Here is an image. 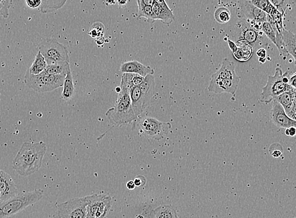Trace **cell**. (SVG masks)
<instances>
[{"label":"cell","mask_w":296,"mask_h":218,"mask_svg":"<svg viewBox=\"0 0 296 218\" xmlns=\"http://www.w3.org/2000/svg\"><path fill=\"white\" fill-rule=\"evenodd\" d=\"M240 81L239 76L233 78L218 79L211 78L208 90L209 92L220 95L224 93L234 95L236 93Z\"/></svg>","instance_id":"obj_12"},{"label":"cell","mask_w":296,"mask_h":218,"mask_svg":"<svg viewBox=\"0 0 296 218\" xmlns=\"http://www.w3.org/2000/svg\"><path fill=\"white\" fill-rule=\"evenodd\" d=\"M18 189L12 177L0 169V201H5L18 194Z\"/></svg>","instance_id":"obj_14"},{"label":"cell","mask_w":296,"mask_h":218,"mask_svg":"<svg viewBox=\"0 0 296 218\" xmlns=\"http://www.w3.org/2000/svg\"><path fill=\"white\" fill-rule=\"evenodd\" d=\"M43 190L35 189L32 191L18 193L15 197L0 203V218H7L14 216L37 203L43 198Z\"/></svg>","instance_id":"obj_2"},{"label":"cell","mask_w":296,"mask_h":218,"mask_svg":"<svg viewBox=\"0 0 296 218\" xmlns=\"http://www.w3.org/2000/svg\"><path fill=\"white\" fill-rule=\"evenodd\" d=\"M144 77L139 74L124 73L122 76L120 87L121 89L131 90V88L139 86L144 81Z\"/></svg>","instance_id":"obj_21"},{"label":"cell","mask_w":296,"mask_h":218,"mask_svg":"<svg viewBox=\"0 0 296 218\" xmlns=\"http://www.w3.org/2000/svg\"><path fill=\"white\" fill-rule=\"evenodd\" d=\"M144 4L146 5V6H153L155 0H142Z\"/></svg>","instance_id":"obj_43"},{"label":"cell","mask_w":296,"mask_h":218,"mask_svg":"<svg viewBox=\"0 0 296 218\" xmlns=\"http://www.w3.org/2000/svg\"><path fill=\"white\" fill-rule=\"evenodd\" d=\"M70 71V63L63 62L48 65L44 73L51 76L67 75L68 72Z\"/></svg>","instance_id":"obj_23"},{"label":"cell","mask_w":296,"mask_h":218,"mask_svg":"<svg viewBox=\"0 0 296 218\" xmlns=\"http://www.w3.org/2000/svg\"><path fill=\"white\" fill-rule=\"evenodd\" d=\"M115 91L116 92H117L118 94L120 93V92H121V88L120 86L117 87L115 88Z\"/></svg>","instance_id":"obj_46"},{"label":"cell","mask_w":296,"mask_h":218,"mask_svg":"<svg viewBox=\"0 0 296 218\" xmlns=\"http://www.w3.org/2000/svg\"><path fill=\"white\" fill-rule=\"evenodd\" d=\"M259 61L262 63H265L266 62V59L265 58H259Z\"/></svg>","instance_id":"obj_45"},{"label":"cell","mask_w":296,"mask_h":218,"mask_svg":"<svg viewBox=\"0 0 296 218\" xmlns=\"http://www.w3.org/2000/svg\"><path fill=\"white\" fill-rule=\"evenodd\" d=\"M256 54L259 58H265V59H266L267 51L264 48L257 50Z\"/></svg>","instance_id":"obj_39"},{"label":"cell","mask_w":296,"mask_h":218,"mask_svg":"<svg viewBox=\"0 0 296 218\" xmlns=\"http://www.w3.org/2000/svg\"><path fill=\"white\" fill-rule=\"evenodd\" d=\"M138 14L137 18H145L149 23H153L156 20L155 15L153 12V7L146 6L142 0H137Z\"/></svg>","instance_id":"obj_25"},{"label":"cell","mask_w":296,"mask_h":218,"mask_svg":"<svg viewBox=\"0 0 296 218\" xmlns=\"http://www.w3.org/2000/svg\"><path fill=\"white\" fill-rule=\"evenodd\" d=\"M296 218V217H295Z\"/></svg>","instance_id":"obj_50"},{"label":"cell","mask_w":296,"mask_h":218,"mask_svg":"<svg viewBox=\"0 0 296 218\" xmlns=\"http://www.w3.org/2000/svg\"><path fill=\"white\" fill-rule=\"evenodd\" d=\"M137 126L143 134L157 141L164 139L171 128L169 122H163L150 117L142 118Z\"/></svg>","instance_id":"obj_8"},{"label":"cell","mask_w":296,"mask_h":218,"mask_svg":"<svg viewBox=\"0 0 296 218\" xmlns=\"http://www.w3.org/2000/svg\"><path fill=\"white\" fill-rule=\"evenodd\" d=\"M47 66H48V63H47L43 54L38 51L37 55H36L34 62L32 63L27 71L32 75L37 76L43 73L46 70Z\"/></svg>","instance_id":"obj_24"},{"label":"cell","mask_w":296,"mask_h":218,"mask_svg":"<svg viewBox=\"0 0 296 218\" xmlns=\"http://www.w3.org/2000/svg\"><path fill=\"white\" fill-rule=\"evenodd\" d=\"M239 29L238 39L245 41L252 47L253 50L261 49L264 46V39L263 37V33L256 30L251 26L250 22L248 20H241L236 24Z\"/></svg>","instance_id":"obj_10"},{"label":"cell","mask_w":296,"mask_h":218,"mask_svg":"<svg viewBox=\"0 0 296 218\" xmlns=\"http://www.w3.org/2000/svg\"><path fill=\"white\" fill-rule=\"evenodd\" d=\"M231 19V13L228 8L220 7L218 8L214 13V20L218 24H225Z\"/></svg>","instance_id":"obj_30"},{"label":"cell","mask_w":296,"mask_h":218,"mask_svg":"<svg viewBox=\"0 0 296 218\" xmlns=\"http://www.w3.org/2000/svg\"><path fill=\"white\" fill-rule=\"evenodd\" d=\"M117 100L111 108L107 110L106 117L113 126H121L137 120L132 110L130 91L121 89Z\"/></svg>","instance_id":"obj_3"},{"label":"cell","mask_w":296,"mask_h":218,"mask_svg":"<svg viewBox=\"0 0 296 218\" xmlns=\"http://www.w3.org/2000/svg\"><path fill=\"white\" fill-rule=\"evenodd\" d=\"M12 0H0V16L5 18L9 16V8L12 5Z\"/></svg>","instance_id":"obj_33"},{"label":"cell","mask_w":296,"mask_h":218,"mask_svg":"<svg viewBox=\"0 0 296 218\" xmlns=\"http://www.w3.org/2000/svg\"><path fill=\"white\" fill-rule=\"evenodd\" d=\"M135 218H143V217L142 216V215L140 214V215H138V216H137Z\"/></svg>","instance_id":"obj_47"},{"label":"cell","mask_w":296,"mask_h":218,"mask_svg":"<svg viewBox=\"0 0 296 218\" xmlns=\"http://www.w3.org/2000/svg\"><path fill=\"white\" fill-rule=\"evenodd\" d=\"M87 218L106 217L112 206V198L109 194L88 195Z\"/></svg>","instance_id":"obj_9"},{"label":"cell","mask_w":296,"mask_h":218,"mask_svg":"<svg viewBox=\"0 0 296 218\" xmlns=\"http://www.w3.org/2000/svg\"><path fill=\"white\" fill-rule=\"evenodd\" d=\"M120 70L123 74H139L144 78H145L148 74H153L154 73V70H152L151 67L144 65L137 60H131V61L122 63Z\"/></svg>","instance_id":"obj_16"},{"label":"cell","mask_w":296,"mask_h":218,"mask_svg":"<svg viewBox=\"0 0 296 218\" xmlns=\"http://www.w3.org/2000/svg\"><path fill=\"white\" fill-rule=\"evenodd\" d=\"M66 75L51 76L45 73L34 76L27 71L25 75V83L30 89L38 93L52 92L63 86Z\"/></svg>","instance_id":"obj_4"},{"label":"cell","mask_w":296,"mask_h":218,"mask_svg":"<svg viewBox=\"0 0 296 218\" xmlns=\"http://www.w3.org/2000/svg\"><path fill=\"white\" fill-rule=\"evenodd\" d=\"M287 115L290 118H291V119L296 121V92L291 108H290V111L287 113Z\"/></svg>","instance_id":"obj_35"},{"label":"cell","mask_w":296,"mask_h":218,"mask_svg":"<svg viewBox=\"0 0 296 218\" xmlns=\"http://www.w3.org/2000/svg\"><path fill=\"white\" fill-rule=\"evenodd\" d=\"M98 218H106V217H98Z\"/></svg>","instance_id":"obj_48"},{"label":"cell","mask_w":296,"mask_h":218,"mask_svg":"<svg viewBox=\"0 0 296 218\" xmlns=\"http://www.w3.org/2000/svg\"><path fill=\"white\" fill-rule=\"evenodd\" d=\"M95 42L96 43H97L98 46H103L105 42H107L106 38H105L104 37L96 38Z\"/></svg>","instance_id":"obj_42"},{"label":"cell","mask_w":296,"mask_h":218,"mask_svg":"<svg viewBox=\"0 0 296 218\" xmlns=\"http://www.w3.org/2000/svg\"><path fill=\"white\" fill-rule=\"evenodd\" d=\"M66 1H42L41 4L40 11L43 13H49L52 11L59 9L65 5Z\"/></svg>","instance_id":"obj_31"},{"label":"cell","mask_w":296,"mask_h":218,"mask_svg":"<svg viewBox=\"0 0 296 218\" xmlns=\"http://www.w3.org/2000/svg\"><path fill=\"white\" fill-rule=\"evenodd\" d=\"M236 15L240 20L262 24L267 21V14L254 6L250 1L238 2Z\"/></svg>","instance_id":"obj_11"},{"label":"cell","mask_w":296,"mask_h":218,"mask_svg":"<svg viewBox=\"0 0 296 218\" xmlns=\"http://www.w3.org/2000/svg\"><path fill=\"white\" fill-rule=\"evenodd\" d=\"M127 188L129 190H134L135 188V185L133 181H129L126 184Z\"/></svg>","instance_id":"obj_41"},{"label":"cell","mask_w":296,"mask_h":218,"mask_svg":"<svg viewBox=\"0 0 296 218\" xmlns=\"http://www.w3.org/2000/svg\"><path fill=\"white\" fill-rule=\"evenodd\" d=\"M88 200L87 197L76 198L58 204V218H87Z\"/></svg>","instance_id":"obj_7"},{"label":"cell","mask_w":296,"mask_h":218,"mask_svg":"<svg viewBox=\"0 0 296 218\" xmlns=\"http://www.w3.org/2000/svg\"><path fill=\"white\" fill-rule=\"evenodd\" d=\"M105 32L104 25L101 22L96 21L90 27V32L88 34L93 38H98L104 37Z\"/></svg>","instance_id":"obj_32"},{"label":"cell","mask_w":296,"mask_h":218,"mask_svg":"<svg viewBox=\"0 0 296 218\" xmlns=\"http://www.w3.org/2000/svg\"><path fill=\"white\" fill-rule=\"evenodd\" d=\"M289 85L290 86L296 90V74L292 75L289 80Z\"/></svg>","instance_id":"obj_40"},{"label":"cell","mask_w":296,"mask_h":218,"mask_svg":"<svg viewBox=\"0 0 296 218\" xmlns=\"http://www.w3.org/2000/svg\"><path fill=\"white\" fill-rule=\"evenodd\" d=\"M270 2L279 12L285 15V13H286L285 12L286 10H285L286 9V7L287 6V5H286L287 2L283 1V0H271Z\"/></svg>","instance_id":"obj_34"},{"label":"cell","mask_w":296,"mask_h":218,"mask_svg":"<svg viewBox=\"0 0 296 218\" xmlns=\"http://www.w3.org/2000/svg\"><path fill=\"white\" fill-rule=\"evenodd\" d=\"M118 4L120 7L125 6L127 4V1H118Z\"/></svg>","instance_id":"obj_44"},{"label":"cell","mask_w":296,"mask_h":218,"mask_svg":"<svg viewBox=\"0 0 296 218\" xmlns=\"http://www.w3.org/2000/svg\"><path fill=\"white\" fill-rule=\"evenodd\" d=\"M275 29V24H274V22L269 24L267 21L261 24V28H260V30H261L263 34L266 35V37L268 39L271 40V42L276 46Z\"/></svg>","instance_id":"obj_29"},{"label":"cell","mask_w":296,"mask_h":218,"mask_svg":"<svg viewBox=\"0 0 296 218\" xmlns=\"http://www.w3.org/2000/svg\"><path fill=\"white\" fill-rule=\"evenodd\" d=\"M270 120L273 125L279 128H296V121L290 118L287 115L283 107L275 100L273 101L272 108L270 112Z\"/></svg>","instance_id":"obj_13"},{"label":"cell","mask_w":296,"mask_h":218,"mask_svg":"<svg viewBox=\"0 0 296 218\" xmlns=\"http://www.w3.org/2000/svg\"><path fill=\"white\" fill-rule=\"evenodd\" d=\"M75 89H74L73 76H72L71 72L69 71L66 75L65 82L63 84V90L62 98L63 100H70L74 94Z\"/></svg>","instance_id":"obj_26"},{"label":"cell","mask_w":296,"mask_h":218,"mask_svg":"<svg viewBox=\"0 0 296 218\" xmlns=\"http://www.w3.org/2000/svg\"><path fill=\"white\" fill-rule=\"evenodd\" d=\"M139 86L145 105L148 107L153 97L154 88H155V81H154L153 74H148L146 76Z\"/></svg>","instance_id":"obj_18"},{"label":"cell","mask_w":296,"mask_h":218,"mask_svg":"<svg viewBox=\"0 0 296 218\" xmlns=\"http://www.w3.org/2000/svg\"><path fill=\"white\" fill-rule=\"evenodd\" d=\"M27 6L32 9L41 7L42 1L41 0H26V1Z\"/></svg>","instance_id":"obj_36"},{"label":"cell","mask_w":296,"mask_h":218,"mask_svg":"<svg viewBox=\"0 0 296 218\" xmlns=\"http://www.w3.org/2000/svg\"><path fill=\"white\" fill-rule=\"evenodd\" d=\"M152 7H153L156 20L162 21L168 26L175 20V16L173 15V11L170 9L165 1L156 0Z\"/></svg>","instance_id":"obj_15"},{"label":"cell","mask_w":296,"mask_h":218,"mask_svg":"<svg viewBox=\"0 0 296 218\" xmlns=\"http://www.w3.org/2000/svg\"><path fill=\"white\" fill-rule=\"evenodd\" d=\"M134 183L135 187H141L144 186L146 183L145 177L143 176H137L134 179Z\"/></svg>","instance_id":"obj_37"},{"label":"cell","mask_w":296,"mask_h":218,"mask_svg":"<svg viewBox=\"0 0 296 218\" xmlns=\"http://www.w3.org/2000/svg\"><path fill=\"white\" fill-rule=\"evenodd\" d=\"M285 134H286L287 136L294 137L296 135L295 127H290V128H286V130H285Z\"/></svg>","instance_id":"obj_38"},{"label":"cell","mask_w":296,"mask_h":218,"mask_svg":"<svg viewBox=\"0 0 296 218\" xmlns=\"http://www.w3.org/2000/svg\"><path fill=\"white\" fill-rule=\"evenodd\" d=\"M38 48L48 65L63 62H70L67 49L56 40L50 38L44 40Z\"/></svg>","instance_id":"obj_6"},{"label":"cell","mask_w":296,"mask_h":218,"mask_svg":"<svg viewBox=\"0 0 296 218\" xmlns=\"http://www.w3.org/2000/svg\"><path fill=\"white\" fill-rule=\"evenodd\" d=\"M46 151L47 146L43 142L24 143L12 162L13 170L21 176L34 175L42 166Z\"/></svg>","instance_id":"obj_1"},{"label":"cell","mask_w":296,"mask_h":218,"mask_svg":"<svg viewBox=\"0 0 296 218\" xmlns=\"http://www.w3.org/2000/svg\"><path fill=\"white\" fill-rule=\"evenodd\" d=\"M250 2L254 6L266 13L271 17H273L279 12L268 0H251Z\"/></svg>","instance_id":"obj_28"},{"label":"cell","mask_w":296,"mask_h":218,"mask_svg":"<svg viewBox=\"0 0 296 218\" xmlns=\"http://www.w3.org/2000/svg\"><path fill=\"white\" fill-rule=\"evenodd\" d=\"M296 90L294 88L287 91V92L282 93L277 97L274 100L278 101L286 112V114L289 113L291 108L293 101H294Z\"/></svg>","instance_id":"obj_22"},{"label":"cell","mask_w":296,"mask_h":218,"mask_svg":"<svg viewBox=\"0 0 296 218\" xmlns=\"http://www.w3.org/2000/svg\"><path fill=\"white\" fill-rule=\"evenodd\" d=\"M282 37L285 49L294 58L296 64V35L290 30L284 29L282 32Z\"/></svg>","instance_id":"obj_20"},{"label":"cell","mask_w":296,"mask_h":218,"mask_svg":"<svg viewBox=\"0 0 296 218\" xmlns=\"http://www.w3.org/2000/svg\"><path fill=\"white\" fill-rule=\"evenodd\" d=\"M176 218H179V216H178V217H177Z\"/></svg>","instance_id":"obj_49"},{"label":"cell","mask_w":296,"mask_h":218,"mask_svg":"<svg viewBox=\"0 0 296 218\" xmlns=\"http://www.w3.org/2000/svg\"><path fill=\"white\" fill-rule=\"evenodd\" d=\"M238 75L235 71V65L233 62L230 61L228 58L223 60L220 70L213 74L211 78L218 79H226L235 78Z\"/></svg>","instance_id":"obj_19"},{"label":"cell","mask_w":296,"mask_h":218,"mask_svg":"<svg viewBox=\"0 0 296 218\" xmlns=\"http://www.w3.org/2000/svg\"><path fill=\"white\" fill-rule=\"evenodd\" d=\"M153 218H176L175 209L171 205H163L153 209Z\"/></svg>","instance_id":"obj_27"},{"label":"cell","mask_w":296,"mask_h":218,"mask_svg":"<svg viewBox=\"0 0 296 218\" xmlns=\"http://www.w3.org/2000/svg\"><path fill=\"white\" fill-rule=\"evenodd\" d=\"M132 110L135 118H137L145 112L146 109L145 101L141 94L140 86H135L130 90Z\"/></svg>","instance_id":"obj_17"},{"label":"cell","mask_w":296,"mask_h":218,"mask_svg":"<svg viewBox=\"0 0 296 218\" xmlns=\"http://www.w3.org/2000/svg\"><path fill=\"white\" fill-rule=\"evenodd\" d=\"M291 88L292 87L289 84L284 82L281 68H277L274 75L268 76L267 84L262 88L259 102L261 103H270L282 93Z\"/></svg>","instance_id":"obj_5"}]
</instances>
